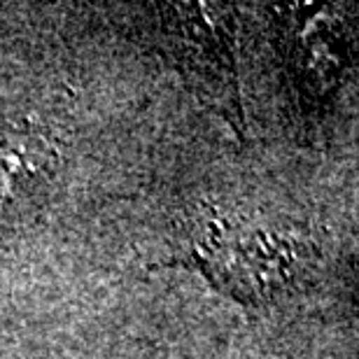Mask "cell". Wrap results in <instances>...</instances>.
I'll list each match as a JSON object with an SVG mask.
<instances>
[{"label":"cell","mask_w":359,"mask_h":359,"mask_svg":"<svg viewBox=\"0 0 359 359\" xmlns=\"http://www.w3.org/2000/svg\"><path fill=\"white\" fill-rule=\"evenodd\" d=\"M163 266L194 269L248 311L271 308L313 280L318 248L304 233L259 226L224 215H203L191 226L184 252Z\"/></svg>","instance_id":"6da1fadb"},{"label":"cell","mask_w":359,"mask_h":359,"mask_svg":"<svg viewBox=\"0 0 359 359\" xmlns=\"http://www.w3.org/2000/svg\"><path fill=\"white\" fill-rule=\"evenodd\" d=\"M152 40L201 103L245 140L236 63V7L215 3L152 5Z\"/></svg>","instance_id":"7a4b0ae2"},{"label":"cell","mask_w":359,"mask_h":359,"mask_svg":"<svg viewBox=\"0 0 359 359\" xmlns=\"http://www.w3.org/2000/svg\"><path fill=\"white\" fill-rule=\"evenodd\" d=\"M63 170L59 138L45 126L0 124V245L33 224Z\"/></svg>","instance_id":"3957f363"}]
</instances>
